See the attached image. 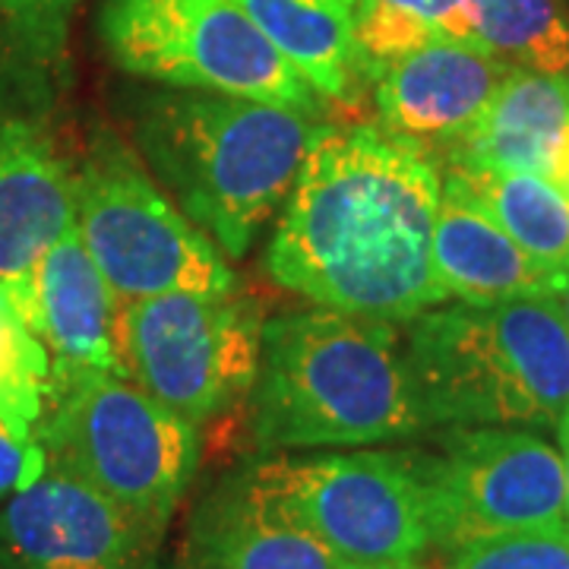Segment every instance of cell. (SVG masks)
I'll return each instance as SVG.
<instances>
[{"mask_svg": "<svg viewBox=\"0 0 569 569\" xmlns=\"http://www.w3.org/2000/svg\"><path fill=\"white\" fill-rule=\"evenodd\" d=\"M440 162L380 123L326 121L307 149L266 272L313 307L406 326L447 305L433 279Z\"/></svg>", "mask_w": 569, "mask_h": 569, "instance_id": "obj_1", "label": "cell"}, {"mask_svg": "<svg viewBox=\"0 0 569 569\" xmlns=\"http://www.w3.org/2000/svg\"><path fill=\"white\" fill-rule=\"evenodd\" d=\"M250 399L253 443L263 456L365 449L430 430L402 326L326 307L266 320Z\"/></svg>", "mask_w": 569, "mask_h": 569, "instance_id": "obj_2", "label": "cell"}, {"mask_svg": "<svg viewBox=\"0 0 569 569\" xmlns=\"http://www.w3.org/2000/svg\"><path fill=\"white\" fill-rule=\"evenodd\" d=\"M323 123L276 104L168 86L140 92L133 108L142 164L228 263L244 260L282 209Z\"/></svg>", "mask_w": 569, "mask_h": 569, "instance_id": "obj_3", "label": "cell"}, {"mask_svg": "<svg viewBox=\"0 0 569 569\" xmlns=\"http://www.w3.org/2000/svg\"><path fill=\"white\" fill-rule=\"evenodd\" d=\"M402 339L427 427L557 430L569 411V323L550 295L430 307Z\"/></svg>", "mask_w": 569, "mask_h": 569, "instance_id": "obj_4", "label": "cell"}, {"mask_svg": "<svg viewBox=\"0 0 569 569\" xmlns=\"http://www.w3.org/2000/svg\"><path fill=\"white\" fill-rule=\"evenodd\" d=\"M36 437L48 466L73 475L159 538L200 462V427L118 373L51 387Z\"/></svg>", "mask_w": 569, "mask_h": 569, "instance_id": "obj_5", "label": "cell"}, {"mask_svg": "<svg viewBox=\"0 0 569 569\" xmlns=\"http://www.w3.org/2000/svg\"><path fill=\"white\" fill-rule=\"evenodd\" d=\"M111 63L168 89L219 92L326 121L332 102L231 0H102Z\"/></svg>", "mask_w": 569, "mask_h": 569, "instance_id": "obj_6", "label": "cell"}, {"mask_svg": "<svg viewBox=\"0 0 569 569\" xmlns=\"http://www.w3.org/2000/svg\"><path fill=\"white\" fill-rule=\"evenodd\" d=\"M241 471L263 500L351 567L421 563L437 548L415 449L266 452Z\"/></svg>", "mask_w": 569, "mask_h": 569, "instance_id": "obj_7", "label": "cell"}, {"mask_svg": "<svg viewBox=\"0 0 569 569\" xmlns=\"http://www.w3.org/2000/svg\"><path fill=\"white\" fill-rule=\"evenodd\" d=\"M73 228L121 301L238 291L222 250L171 203L118 133L99 130L73 168Z\"/></svg>", "mask_w": 569, "mask_h": 569, "instance_id": "obj_8", "label": "cell"}, {"mask_svg": "<svg viewBox=\"0 0 569 569\" xmlns=\"http://www.w3.org/2000/svg\"><path fill=\"white\" fill-rule=\"evenodd\" d=\"M263 313L241 291H168L121 301V373L203 427L257 383Z\"/></svg>", "mask_w": 569, "mask_h": 569, "instance_id": "obj_9", "label": "cell"}, {"mask_svg": "<svg viewBox=\"0 0 569 569\" xmlns=\"http://www.w3.org/2000/svg\"><path fill=\"white\" fill-rule=\"evenodd\" d=\"M430 490L437 548L503 531L567 526L563 459L526 427H443L415 449Z\"/></svg>", "mask_w": 569, "mask_h": 569, "instance_id": "obj_10", "label": "cell"}, {"mask_svg": "<svg viewBox=\"0 0 569 569\" xmlns=\"http://www.w3.org/2000/svg\"><path fill=\"white\" fill-rule=\"evenodd\" d=\"M159 535L48 466L0 509V569H146Z\"/></svg>", "mask_w": 569, "mask_h": 569, "instance_id": "obj_11", "label": "cell"}, {"mask_svg": "<svg viewBox=\"0 0 569 569\" xmlns=\"http://www.w3.org/2000/svg\"><path fill=\"white\" fill-rule=\"evenodd\" d=\"M509 63L466 41H430L370 82L377 123L427 149L437 162L485 118Z\"/></svg>", "mask_w": 569, "mask_h": 569, "instance_id": "obj_12", "label": "cell"}, {"mask_svg": "<svg viewBox=\"0 0 569 569\" xmlns=\"http://www.w3.org/2000/svg\"><path fill=\"white\" fill-rule=\"evenodd\" d=\"M73 224V168L36 114L0 104V288L26 320L44 250Z\"/></svg>", "mask_w": 569, "mask_h": 569, "instance_id": "obj_13", "label": "cell"}, {"mask_svg": "<svg viewBox=\"0 0 569 569\" xmlns=\"http://www.w3.org/2000/svg\"><path fill=\"white\" fill-rule=\"evenodd\" d=\"M121 298L104 282L99 266L70 224L44 250L32 276L26 323L51 358V387L92 373H121L118 355Z\"/></svg>", "mask_w": 569, "mask_h": 569, "instance_id": "obj_14", "label": "cell"}, {"mask_svg": "<svg viewBox=\"0 0 569 569\" xmlns=\"http://www.w3.org/2000/svg\"><path fill=\"white\" fill-rule=\"evenodd\" d=\"M317 535L263 500L238 468L197 503L181 569H346Z\"/></svg>", "mask_w": 569, "mask_h": 569, "instance_id": "obj_15", "label": "cell"}, {"mask_svg": "<svg viewBox=\"0 0 569 569\" xmlns=\"http://www.w3.org/2000/svg\"><path fill=\"white\" fill-rule=\"evenodd\" d=\"M433 279L447 301L493 307L548 295L553 276L509 238L462 174L447 171L433 224Z\"/></svg>", "mask_w": 569, "mask_h": 569, "instance_id": "obj_16", "label": "cell"}, {"mask_svg": "<svg viewBox=\"0 0 569 569\" xmlns=\"http://www.w3.org/2000/svg\"><path fill=\"white\" fill-rule=\"evenodd\" d=\"M462 171H526L560 183L569 171V73L512 67L485 118L447 156Z\"/></svg>", "mask_w": 569, "mask_h": 569, "instance_id": "obj_17", "label": "cell"}, {"mask_svg": "<svg viewBox=\"0 0 569 569\" xmlns=\"http://www.w3.org/2000/svg\"><path fill=\"white\" fill-rule=\"evenodd\" d=\"M282 58L332 104H355L365 89L355 44L358 0H231Z\"/></svg>", "mask_w": 569, "mask_h": 569, "instance_id": "obj_18", "label": "cell"}, {"mask_svg": "<svg viewBox=\"0 0 569 569\" xmlns=\"http://www.w3.org/2000/svg\"><path fill=\"white\" fill-rule=\"evenodd\" d=\"M471 193L488 206L509 238L529 253L545 272L569 269V197L560 183L526 171H462Z\"/></svg>", "mask_w": 569, "mask_h": 569, "instance_id": "obj_19", "label": "cell"}, {"mask_svg": "<svg viewBox=\"0 0 569 569\" xmlns=\"http://www.w3.org/2000/svg\"><path fill=\"white\" fill-rule=\"evenodd\" d=\"M430 41L478 44L468 0H358L355 44L365 82Z\"/></svg>", "mask_w": 569, "mask_h": 569, "instance_id": "obj_20", "label": "cell"}, {"mask_svg": "<svg viewBox=\"0 0 569 569\" xmlns=\"http://www.w3.org/2000/svg\"><path fill=\"white\" fill-rule=\"evenodd\" d=\"M478 44L509 67L569 73V0H468Z\"/></svg>", "mask_w": 569, "mask_h": 569, "instance_id": "obj_21", "label": "cell"}, {"mask_svg": "<svg viewBox=\"0 0 569 569\" xmlns=\"http://www.w3.org/2000/svg\"><path fill=\"white\" fill-rule=\"evenodd\" d=\"M51 396V358L0 288V425L36 437Z\"/></svg>", "mask_w": 569, "mask_h": 569, "instance_id": "obj_22", "label": "cell"}, {"mask_svg": "<svg viewBox=\"0 0 569 569\" xmlns=\"http://www.w3.org/2000/svg\"><path fill=\"white\" fill-rule=\"evenodd\" d=\"M443 553V569H569V526L485 535Z\"/></svg>", "mask_w": 569, "mask_h": 569, "instance_id": "obj_23", "label": "cell"}, {"mask_svg": "<svg viewBox=\"0 0 569 569\" xmlns=\"http://www.w3.org/2000/svg\"><path fill=\"white\" fill-rule=\"evenodd\" d=\"M77 0H0V17L22 54L51 63L61 58Z\"/></svg>", "mask_w": 569, "mask_h": 569, "instance_id": "obj_24", "label": "cell"}, {"mask_svg": "<svg viewBox=\"0 0 569 569\" xmlns=\"http://www.w3.org/2000/svg\"><path fill=\"white\" fill-rule=\"evenodd\" d=\"M48 468V456L39 437H22L17 430L0 425V503L13 493L36 485Z\"/></svg>", "mask_w": 569, "mask_h": 569, "instance_id": "obj_25", "label": "cell"}, {"mask_svg": "<svg viewBox=\"0 0 569 569\" xmlns=\"http://www.w3.org/2000/svg\"><path fill=\"white\" fill-rule=\"evenodd\" d=\"M548 295L557 301V307L563 310V317H567V323H569V269L567 272H557V276L550 279Z\"/></svg>", "mask_w": 569, "mask_h": 569, "instance_id": "obj_26", "label": "cell"}, {"mask_svg": "<svg viewBox=\"0 0 569 569\" xmlns=\"http://www.w3.org/2000/svg\"><path fill=\"white\" fill-rule=\"evenodd\" d=\"M560 437V459H563V488H567V526H569V411L563 415V421L557 427Z\"/></svg>", "mask_w": 569, "mask_h": 569, "instance_id": "obj_27", "label": "cell"}, {"mask_svg": "<svg viewBox=\"0 0 569 569\" xmlns=\"http://www.w3.org/2000/svg\"><path fill=\"white\" fill-rule=\"evenodd\" d=\"M346 569H425L421 563H373V567H351L348 563Z\"/></svg>", "mask_w": 569, "mask_h": 569, "instance_id": "obj_28", "label": "cell"}, {"mask_svg": "<svg viewBox=\"0 0 569 569\" xmlns=\"http://www.w3.org/2000/svg\"><path fill=\"white\" fill-rule=\"evenodd\" d=\"M560 190H563V193H567V197H569V171H567V178L560 181Z\"/></svg>", "mask_w": 569, "mask_h": 569, "instance_id": "obj_29", "label": "cell"}, {"mask_svg": "<svg viewBox=\"0 0 569 569\" xmlns=\"http://www.w3.org/2000/svg\"><path fill=\"white\" fill-rule=\"evenodd\" d=\"M146 569H162V567H156V563H149V567H146Z\"/></svg>", "mask_w": 569, "mask_h": 569, "instance_id": "obj_30", "label": "cell"}]
</instances>
